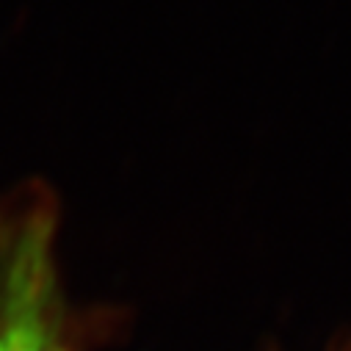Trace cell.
<instances>
[{
    "mask_svg": "<svg viewBox=\"0 0 351 351\" xmlns=\"http://www.w3.org/2000/svg\"><path fill=\"white\" fill-rule=\"evenodd\" d=\"M50 202L0 219V351H72L56 269Z\"/></svg>",
    "mask_w": 351,
    "mask_h": 351,
    "instance_id": "obj_1",
    "label": "cell"
}]
</instances>
